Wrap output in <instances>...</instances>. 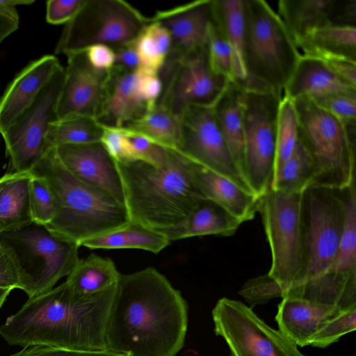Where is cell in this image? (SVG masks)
<instances>
[{"instance_id":"obj_27","label":"cell","mask_w":356,"mask_h":356,"mask_svg":"<svg viewBox=\"0 0 356 356\" xmlns=\"http://www.w3.org/2000/svg\"><path fill=\"white\" fill-rule=\"evenodd\" d=\"M337 0H280L277 14L297 47L311 30L333 24Z\"/></svg>"},{"instance_id":"obj_18","label":"cell","mask_w":356,"mask_h":356,"mask_svg":"<svg viewBox=\"0 0 356 356\" xmlns=\"http://www.w3.org/2000/svg\"><path fill=\"white\" fill-rule=\"evenodd\" d=\"M61 66L54 55L31 62L8 84L0 97V134H3L31 105Z\"/></svg>"},{"instance_id":"obj_40","label":"cell","mask_w":356,"mask_h":356,"mask_svg":"<svg viewBox=\"0 0 356 356\" xmlns=\"http://www.w3.org/2000/svg\"><path fill=\"white\" fill-rule=\"evenodd\" d=\"M312 101L346 124H355L356 90L334 92Z\"/></svg>"},{"instance_id":"obj_10","label":"cell","mask_w":356,"mask_h":356,"mask_svg":"<svg viewBox=\"0 0 356 356\" xmlns=\"http://www.w3.org/2000/svg\"><path fill=\"white\" fill-rule=\"evenodd\" d=\"M150 22L122 0H85L68 22L59 38L55 54L84 51L93 44L113 47L132 42Z\"/></svg>"},{"instance_id":"obj_9","label":"cell","mask_w":356,"mask_h":356,"mask_svg":"<svg viewBox=\"0 0 356 356\" xmlns=\"http://www.w3.org/2000/svg\"><path fill=\"white\" fill-rule=\"evenodd\" d=\"M348 188L309 186L302 192L305 266L298 285L320 277L330 266L343 232Z\"/></svg>"},{"instance_id":"obj_5","label":"cell","mask_w":356,"mask_h":356,"mask_svg":"<svg viewBox=\"0 0 356 356\" xmlns=\"http://www.w3.org/2000/svg\"><path fill=\"white\" fill-rule=\"evenodd\" d=\"M245 90L282 93L300 56L282 20L264 0H243Z\"/></svg>"},{"instance_id":"obj_11","label":"cell","mask_w":356,"mask_h":356,"mask_svg":"<svg viewBox=\"0 0 356 356\" xmlns=\"http://www.w3.org/2000/svg\"><path fill=\"white\" fill-rule=\"evenodd\" d=\"M282 93L245 90L242 100L245 179L258 197L270 188L276 152V124Z\"/></svg>"},{"instance_id":"obj_8","label":"cell","mask_w":356,"mask_h":356,"mask_svg":"<svg viewBox=\"0 0 356 356\" xmlns=\"http://www.w3.org/2000/svg\"><path fill=\"white\" fill-rule=\"evenodd\" d=\"M302 193L270 188L259 201L257 212L271 252L268 274L284 292L300 284L304 270Z\"/></svg>"},{"instance_id":"obj_37","label":"cell","mask_w":356,"mask_h":356,"mask_svg":"<svg viewBox=\"0 0 356 356\" xmlns=\"http://www.w3.org/2000/svg\"><path fill=\"white\" fill-rule=\"evenodd\" d=\"M127 143L129 161H140L159 166L167 159L168 149L136 131L122 127Z\"/></svg>"},{"instance_id":"obj_34","label":"cell","mask_w":356,"mask_h":356,"mask_svg":"<svg viewBox=\"0 0 356 356\" xmlns=\"http://www.w3.org/2000/svg\"><path fill=\"white\" fill-rule=\"evenodd\" d=\"M124 127L145 135L162 147L177 150L180 137L179 118L156 105Z\"/></svg>"},{"instance_id":"obj_35","label":"cell","mask_w":356,"mask_h":356,"mask_svg":"<svg viewBox=\"0 0 356 356\" xmlns=\"http://www.w3.org/2000/svg\"><path fill=\"white\" fill-rule=\"evenodd\" d=\"M298 140L299 124L293 101L283 95L277 117L274 172L290 157Z\"/></svg>"},{"instance_id":"obj_39","label":"cell","mask_w":356,"mask_h":356,"mask_svg":"<svg viewBox=\"0 0 356 356\" xmlns=\"http://www.w3.org/2000/svg\"><path fill=\"white\" fill-rule=\"evenodd\" d=\"M356 328V306L350 307L324 323L311 337L309 345L325 348Z\"/></svg>"},{"instance_id":"obj_46","label":"cell","mask_w":356,"mask_h":356,"mask_svg":"<svg viewBox=\"0 0 356 356\" xmlns=\"http://www.w3.org/2000/svg\"><path fill=\"white\" fill-rule=\"evenodd\" d=\"M138 91L140 95L151 111L157 104L162 92V81L159 73L150 72L138 69Z\"/></svg>"},{"instance_id":"obj_1","label":"cell","mask_w":356,"mask_h":356,"mask_svg":"<svg viewBox=\"0 0 356 356\" xmlns=\"http://www.w3.org/2000/svg\"><path fill=\"white\" fill-rule=\"evenodd\" d=\"M188 307L156 269L120 274L106 325V349L126 356H176L184 346Z\"/></svg>"},{"instance_id":"obj_31","label":"cell","mask_w":356,"mask_h":356,"mask_svg":"<svg viewBox=\"0 0 356 356\" xmlns=\"http://www.w3.org/2000/svg\"><path fill=\"white\" fill-rule=\"evenodd\" d=\"M120 276L111 259L90 254L79 259L65 282L73 293L90 296L117 285Z\"/></svg>"},{"instance_id":"obj_7","label":"cell","mask_w":356,"mask_h":356,"mask_svg":"<svg viewBox=\"0 0 356 356\" xmlns=\"http://www.w3.org/2000/svg\"><path fill=\"white\" fill-rule=\"evenodd\" d=\"M293 101L299 140L314 165L311 186L349 187L355 181V124H346L309 99Z\"/></svg>"},{"instance_id":"obj_49","label":"cell","mask_w":356,"mask_h":356,"mask_svg":"<svg viewBox=\"0 0 356 356\" xmlns=\"http://www.w3.org/2000/svg\"><path fill=\"white\" fill-rule=\"evenodd\" d=\"M19 289L17 271L9 255L0 248V289Z\"/></svg>"},{"instance_id":"obj_43","label":"cell","mask_w":356,"mask_h":356,"mask_svg":"<svg viewBox=\"0 0 356 356\" xmlns=\"http://www.w3.org/2000/svg\"><path fill=\"white\" fill-rule=\"evenodd\" d=\"M10 356H126L109 350H82L56 348L46 345L24 346Z\"/></svg>"},{"instance_id":"obj_19","label":"cell","mask_w":356,"mask_h":356,"mask_svg":"<svg viewBox=\"0 0 356 356\" xmlns=\"http://www.w3.org/2000/svg\"><path fill=\"white\" fill-rule=\"evenodd\" d=\"M152 19L168 30L172 38L170 52L186 54L207 45L211 0L195 1L159 11Z\"/></svg>"},{"instance_id":"obj_42","label":"cell","mask_w":356,"mask_h":356,"mask_svg":"<svg viewBox=\"0 0 356 356\" xmlns=\"http://www.w3.org/2000/svg\"><path fill=\"white\" fill-rule=\"evenodd\" d=\"M134 44L139 59L138 69L159 73L167 57L161 53L146 27L135 39Z\"/></svg>"},{"instance_id":"obj_28","label":"cell","mask_w":356,"mask_h":356,"mask_svg":"<svg viewBox=\"0 0 356 356\" xmlns=\"http://www.w3.org/2000/svg\"><path fill=\"white\" fill-rule=\"evenodd\" d=\"M241 223L216 203L204 200L177 227L164 233L168 240L207 235H233Z\"/></svg>"},{"instance_id":"obj_14","label":"cell","mask_w":356,"mask_h":356,"mask_svg":"<svg viewBox=\"0 0 356 356\" xmlns=\"http://www.w3.org/2000/svg\"><path fill=\"white\" fill-rule=\"evenodd\" d=\"M64 79L61 65L31 105L1 134L15 172H30L48 151L46 135L50 124L58 120L56 106Z\"/></svg>"},{"instance_id":"obj_24","label":"cell","mask_w":356,"mask_h":356,"mask_svg":"<svg viewBox=\"0 0 356 356\" xmlns=\"http://www.w3.org/2000/svg\"><path fill=\"white\" fill-rule=\"evenodd\" d=\"M243 92L242 86L229 81L213 109L221 134L239 172L247 182L244 166Z\"/></svg>"},{"instance_id":"obj_22","label":"cell","mask_w":356,"mask_h":356,"mask_svg":"<svg viewBox=\"0 0 356 356\" xmlns=\"http://www.w3.org/2000/svg\"><path fill=\"white\" fill-rule=\"evenodd\" d=\"M343 312L302 298L285 296L278 305L275 320L280 331L303 347L309 346L311 337L324 323Z\"/></svg>"},{"instance_id":"obj_32","label":"cell","mask_w":356,"mask_h":356,"mask_svg":"<svg viewBox=\"0 0 356 356\" xmlns=\"http://www.w3.org/2000/svg\"><path fill=\"white\" fill-rule=\"evenodd\" d=\"M102 125L97 119L74 115L57 120L50 124L46 135L47 149L60 145L100 142Z\"/></svg>"},{"instance_id":"obj_26","label":"cell","mask_w":356,"mask_h":356,"mask_svg":"<svg viewBox=\"0 0 356 356\" xmlns=\"http://www.w3.org/2000/svg\"><path fill=\"white\" fill-rule=\"evenodd\" d=\"M211 19L220 29L230 47L232 81L241 86L247 76L243 57V0H211Z\"/></svg>"},{"instance_id":"obj_13","label":"cell","mask_w":356,"mask_h":356,"mask_svg":"<svg viewBox=\"0 0 356 356\" xmlns=\"http://www.w3.org/2000/svg\"><path fill=\"white\" fill-rule=\"evenodd\" d=\"M214 330L231 356H306L281 331L268 326L241 302L222 298L212 310Z\"/></svg>"},{"instance_id":"obj_45","label":"cell","mask_w":356,"mask_h":356,"mask_svg":"<svg viewBox=\"0 0 356 356\" xmlns=\"http://www.w3.org/2000/svg\"><path fill=\"white\" fill-rule=\"evenodd\" d=\"M84 1L49 0L47 1V22L51 24H67L77 13Z\"/></svg>"},{"instance_id":"obj_20","label":"cell","mask_w":356,"mask_h":356,"mask_svg":"<svg viewBox=\"0 0 356 356\" xmlns=\"http://www.w3.org/2000/svg\"><path fill=\"white\" fill-rule=\"evenodd\" d=\"M138 91V72L116 66L110 70L105 103L97 121L102 125L124 127L147 112Z\"/></svg>"},{"instance_id":"obj_30","label":"cell","mask_w":356,"mask_h":356,"mask_svg":"<svg viewBox=\"0 0 356 356\" xmlns=\"http://www.w3.org/2000/svg\"><path fill=\"white\" fill-rule=\"evenodd\" d=\"M31 175L8 173L0 178V233L32 221L29 186Z\"/></svg>"},{"instance_id":"obj_52","label":"cell","mask_w":356,"mask_h":356,"mask_svg":"<svg viewBox=\"0 0 356 356\" xmlns=\"http://www.w3.org/2000/svg\"><path fill=\"white\" fill-rule=\"evenodd\" d=\"M12 290L11 289H0V308L5 302Z\"/></svg>"},{"instance_id":"obj_2","label":"cell","mask_w":356,"mask_h":356,"mask_svg":"<svg viewBox=\"0 0 356 356\" xmlns=\"http://www.w3.org/2000/svg\"><path fill=\"white\" fill-rule=\"evenodd\" d=\"M116 286L81 296L66 282L29 298L0 326V335L10 345H46L60 348L106 350L105 334Z\"/></svg>"},{"instance_id":"obj_29","label":"cell","mask_w":356,"mask_h":356,"mask_svg":"<svg viewBox=\"0 0 356 356\" xmlns=\"http://www.w3.org/2000/svg\"><path fill=\"white\" fill-rule=\"evenodd\" d=\"M170 243L163 232L130 220L120 228L83 241L79 246L92 250L140 249L157 254Z\"/></svg>"},{"instance_id":"obj_4","label":"cell","mask_w":356,"mask_h":356,"mask_svg":"<svg viewBox=\"0 0 356 356\" xmlns=\"http://www.w3.org/2000/svg\"><path fill=\"white\" fill-rule=\"evenodd\" d=\"M29 173L43 178L56 197L57 212L47 226L79 246L130 221L124 205L74 177L58 160L54 148Z\"/></svg>"},{"instance_id":"obj_16","label":"cell","mask_w":356,"mask_h":356,"mask_svg":"<svg viewBox=\"0 0 356 356\" xmlns=\"http://www.w3.org/2000/svg\"><path fill=\"white\" fill-rule=\"evenodd\" d=\"M66 56L67 65L56 106L57 118L86 115L97 120L106 98L111 70L94 69L84 51Z\"/></svg>"},{"instance_id":"obj_47","label":"cell","mask_w":356,"mask_h":356,"mask_svg":"<svg viewBox=\"0 0 356 356\" xmlns=\"http://www.w3.org/2000/svg\"><path fill=\"white\" fill-rule=\"evenodd\" d=\"M33 3L31 0H0V43L19 26L17 6Z\"/></svg>"},{"instance_id":"obj_36","label":"cell","mask_w":356,"mask_h":356,"mask_svg":"<svg viewBox=\"0 0 356 356\" xmlns=\"http://www.w3.org/2000/svg\"><path fill=\"white\" fill-rule=\"evenodd\" d=\"M29 197L32 220L49 225L56 214L57 202L48 183L40 177L31 175Z\"/></svg>"},{"instance_id":"obj_3","label":"cell","mask_w":356,"mask_h":356,"mask_svg":"<svg viewBox=\"0 0 356 356\" xmlns=\"http://www.w3.org/2000/svg\"><path fill=\"white\" fill-rule=\"evenodd\" d=\"M129 220L163 234L179 226L205 199L191 173L190 161L169 149L159 166L115 161Z\"/></svg>"},{"instance_id":"obj_48","label":"cell","mask_w":356,"mask_h":356,"mask_svg":"<svg viewBox=\"0 0 356 356\" xmlns=\"http://www.w3.org/2000/svg\"><path fill=\"white\" fill-rule=\"evenodd\" d=\"M84 52L88 63L97 70L108 71L115 65V51L111 46L93 44L87 47Z\"/></svg>"},{"instance_id":"obj_15","label":"cell","mask_w":356,"mask_h":356,"mask_svg":"<svg viewBox=\"0 0 356 356\" xmlns=\"http://www.w3.org/2000/svg\"><path fill=\"white\" fill-rule=\"evenodd\" d=\"M179 118L180 137L176 151L254 194L236 165L217 124L213 107L192 106Z\"/></svg>"},{"instance_id":"obj_21","label":"cell","mask_w":356,"mask_h":356,"mask_svg":"<svg viewBox=\"0 0 356 356\" xmlns=\"http://www.w3.org/2000/svg\"><path fill=\"white\" fill-rule=\"evenodd\" d=\"M189 161L193 180L205 200L224 209L241 224L254 218L260 197L227 178Z\"/></svg>"},{"instance_id":"obj_44","label":"cell","mask_w":356,"mask_h":356,"mask_svg":"<svg viewBox=\"0 0 356 356\" xmlns=\"http://www.w3.org/2000/svg\"><path fill=\"white\" fill-rule=\"evenodd\" d=\"M102 127L103 132L100 143L109 155L117 162L129 161L127 143L122 127L104 125Z\"/></svg>"},{"instance_id":"obj_38","label":"cell","mask_w":356,"mask_h":356,"mask_svg":"<svg viewBox=\"0 0 356 356\" xmlns=\"http://www.w3.org/2000/svg\"><path fill=\"white\" fill-rule=\"evenodd\" d=\"M207 44L212 70L216 74L232 81L231 49L222 31L212 19L208 28Z\"/></svg>"},{"instance_id":"obj_12","label":"cell","mask_w":356,"mask_h":356,"mask_svg":"<svg viewBox=\"0 0 356 356\" xmlns=\"http://www.w3.org/2000/svg\"><path fill=\"white\" fill-rule=\"evenodd\" d=\"M162 92L156 105L177 117L188 107H213L229 80L211 69L207 44L186 54L170 52L159 72Z\"/></svg>"},{"instance_id":"obj_33","label":"cell","mask_w":356,"mask_h":356,"mask_svg":"<svg viewBox=\"0 0 356 356\" xmlns=\"http://www.w3.org/2000/svg\"><path fill=\"white\" fill-rule=\"evenodd\" d=\"M314 177L312 159L299 140L290 157L274 172L270 188L286 193H302L312 185Z\"/></svg>"},{"instance_id":"obj_6","label":"cell","mask_w":356,"mask_h":356,"mask_svg":"<svg viewBox=\"0 0 356 356\" xmlns=\"http://www.w3.org/2000/svg\"><path fill=\"white\" fill-rule=\"evenodd\" d=\"M0 248L13 261L19 289L29 298L53 289L80 259L76 243L33 220L0 233Z\"/></svg>"},{"instance_id":"obj_41","label":"cell","mask_w":356,"mask_h":356,"mask_svg":"<svg viewBox=\"0 0 356 356\" xmlns=\"http://www.w3.org/2000/svg\"><path fill=\"white\" fill-rule=\"evenodd\" d=\"M284 291L268 273L249 280L239 294L252 305L264 304L275 298H282Z\"/></svg>"},{"instance_id":"obj_51","label":"cell","mask_w":356,"mask_h":356,"mask_svg":"<svg viewBox=\"0 0 356 356\" xmlns=\"http://www.w3.org/2000/svg\"><path fill=\"white\" fill-rule=\"evenodd\" d=\"M323 60L338 76L356 87V62L345 58H329Z\"/></svg>"},{"instance_id":"obj_25","label":"cell","mask_w":356,"mask_h":356,"mask_svg":"<svg viewBox=\"0 0 356 356\" xmlns=\"http://www.w3.org/2000/svg\"><path fill=\"white\" fill-rule=\"evenodd\" d=\"M298 47L302 55L356 62V26L327 24L316 27L305 34Z\"/></svg>"},{"instance_id":"obj_23","label":"cell","mask_w":356,"mask_h":356,"mask_svg":"<svg viewBox=\"0 0 356 356\" xmlns=\"http://www.w3.org/2000/svg\"><path fill=\"white\" fill-rule=\"evenodd\" d=\"M352 90H356V87L338 76L324 60L301 54L283 92L293 100H312L334 92Z\"/></svg>"},{"instance_id":"obj_50","label":"cell","mask_w":356,"mask_h":356,"mask_svg":"<svg viewBox=\"0 0 356 356\" xmlns=\"http://www.w3.org/2000/svg\"><path fill=\"white\" fill-rule=\"evenodd\" d=\"M115 61L114 66L127 70H136L139 67V59L134 42L113 47Z\"/></svg>"},{"instance_id":"obj_17","label":"cell","mask_w":356,"mask_h":356,"mask_svg":"<svg viewBox=\"0 0 356 356\" xmlns=\"http://www.w3.org/2000/svg\"><path fill=\"white\" fill-rule=\"evenodd\" d=\"M54 149L58 160L74 177L124 205L115 162L100 142L63 145Z\"/></svg>"}]
</instances>
